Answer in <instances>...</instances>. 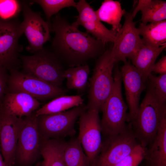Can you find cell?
<instances>
[{
  "mask_svg": "<svg viewBox=\"0 0 166 166\" xmlns=\"http://www.w3.org/2000/svg\"><path fill=\"white\" fill-rule=\"evenodd\" d=\"M137 29L144 45L155 48L166 45V20L148 25L141 23Z\"/></svg>",
  "mask_w": 166,
  "mask_h": 166,
  "instance_id": "cell-19",
  "label": "cell"
},
{
  "mask_svg": "<svg viewBox=\"0 0 166 166\" xmlns=\"http://www.w3.org/2000/svg\"><path fill=\"white\" fill-rule=\"evenodd\" d=\"M23 34L18 19L0 20V65L7 70L17 69L21 62L18 42Z\"/></svg>",
  "mask_w": 166,
  "mask_h": 166,
  "instance_id": "cell-11",
  "label": "cell"
},
{
  "mask_svg": "<svg viewBox=\"0 0 166 166\" xmlns=\"http://www.w3.org/2000/svg\"><path fill=\"white\" fill-rule=\"evenodd\" d=\"M160 75L166 73V56H163L156 63L152 69V72Z\"/></svg>",
  "mask_w": 166,
  "mask_h": 166,
  "instance_id": "cell-32",
  "label": "cell"
},
{
  "mask_svg": "<svg viewBox=\"0 0 166 166\" xmlns=\"http://www.w3.org/2000/svg\"><path fill=\"white\" fill-rule=\"evenodd\" d=\"M95 12L100 21L111 25L112 29L117 32L122 27L121 18L126 13L124 10L122 9L119 2L112 0H104Z\"/></svg>",
  "mask_w": 166,
  "mask_h": 166,
  "instance_id": "cell-20",
  "label": "cell"
},
{
  "mask_svg": "<svg viewBox=\"0 0 166 166\" xmlns=\"http://www.w3.org/2000/svg\"><path fill=\"white\" fill-rule=\"evenodd\" d=\"M40 104L38 100L26 93L7 92L0 103V109L10 115L23 118L32 114Z\"/></svg>",
  "mask_w": 166,
  "mask_h": 166,
  "instance_id": "cell-16",
  "label": "cell"
},
{
  "mask_svg": "<svg viewBox=\"0 0 166 166\" xmlns=\"http://www.w3.org/2000/svg\"><path fill=\"white\" fill-rule=\"evenodd\" d=\"M114 83L112 91L102 108L101 121L102 136L104 138L119 134L128 127V109L123 98L121 71L117 67L114 70Z\"/></svg>",
  "mask_w": 166,
  "mask_h": 166,
  "instance_id": "cell-3",
  "label": "cell"
},
{
  "mask_svg": "<svg viewBox=\"0 0 166 166\" xmlns=\"http://www.w3.org/2000/svg\"><path fill=\"white\" fill-rule=\"evenodd\" d=\"M24 118L13 116L0 109V149L7 166L15 162L17 144Z\"/></svg>",
  "mask_w": 166,
  "mask_h": 166,
  "instance_id": "cell-14",
  "label": "cell"
},
{
  "mask_svg": "<svg viewBox=\"0 0 166 166\" xmlns=\"http://www.w3.org/2000/svg\"><path fill=\"white\" fill-rule=\"evenodd\" d=\"M146 93L139 105L136 117L130 122L139 144L146 148L154 139L161 121L166 114V103L161 102L148 82Z\"/></svg>",
  "mask_w": 166,
  "mask_h": 166,
  "instance_id": "cell-2",
  "label": "cell"
},
{
  "mask_svg": "<svg viewBox=\"0 0 166 166\" xmlns=\"http://www.w3.org/2000/svg\"><path fill=\"white\" fill-rule=\"evenodd\" d=\"M35 166H42V162L38 163Z\"/></svg>",
  "mask_w": 166,
  "mask_h": 166,
  "instance_id": "cell-35",
  "label": "cell"
},
{
  "mask_svg": "<svg viewBox=\"0 0 166 166\" xmlns=\"http://www.w3.org/2000/svg\"><path fill=\"white\" fill-rule=\"evenodd\" d=\"M87 109L84 103L61 112L37 117L38 129L44 141L63 140L76 133L75 124L81 114Z\"/></svg>",
  "mask_w": 166,
  "mask_h": 166,
  "instance_id": "cell-6",
  "label": "cell"
},
{
  "mask_svg": "<svg viewBox=\"0 0 166 166\" xmlns=\"http://www.w3.org/2000/svg\"><path fill=\"white\" fill-rule=\"evenodd\" d=\"M121 72L129 109L127 121L132 122L135 118L139 106L142 92L146 88V83L135 67L130 62H124Z\"/></svg>",
  "mask_w": 166,
  "mask_h": 166,
  "instance_id": "cell-15",
  "label": "cell"
},
{
  "mask_svg": "<svg viewBox=\"0 0 166 166\" xmlns=\"http://www.w3.org/2000/svg\"><path fill=\"white\" fill-rule=\"evenodd\" d=\"M124 16V24L117 32L111 48L115 63L120 61L125 62L127 58L130 59L143 44L131 13L126 12Z\"/></svg>",
  "mask_w": 166,
  "mask_h": 166,
  "instance_id": "cell-13",
  "label": "cell"
},
{
  "mask_svg": "<svg viewBox=\"0 0 166 166\" xmlns=\"http://www.w3.org/2000/svg\"><path fill=\"white\" fill-rule=\"evenodd\" d=\"M7 69L0 65V103L8 92L7 82L9 75Z\"/></svg>",
  "mask_w": 166,
  "mask_h": 166,
  "instance_id": "cell-31",
  "label": "cell"
},
{
  "mask_svg": "<svg viewBox=\"0 0 166 166\" xmlns=\"http://www.w3.org/2000/svg\"><path fill=\"white\" fill-rule=\"evenodd\" d=\"M166 46L164 45L160 47L155 48L143 43L136 54L130 59L132 65L139 71L145 83L149 75L152 73L156 59Z\"/></svg>",
  "mask_w": 166,
  "mask_h": 166,
  "instance_id": "cell-18",
  "label": "cell"
},
{
  "mask_svg": "<svg viewBox=\"0 0 166 166\" xmlns=\"http://www.w3.org/2000/svg\"><path fill=\"white\" fill-rule=\"evenodd\" d=\"M21 5L23 16L21 28L29 43L27 49L34 54L42 49L44 44L50 40V25L27 3L22 2Z\"/></svg>",
  "mask_w": 166,
  "mask_h": 166,
  "instance_id": "cell-12",
  "label": "cell"
},
{
  "mask_svg": "<svg viewBox=\"0 0 166 166\" xmlns=\"http://www.w3.org/2000/svg\"><path fill=\"white\" fill-rule=\"evenodd\" d=\"M149 0H140L138 1L137 6L134 9L132 13H131L133 19L135 18L137 13L140 11H141L144 8L149 2Z\"/></svg>",
  "mask_w": 166,
  "mask_h": 166,
  "instance_id": "cell-33",
  "label": "cell"
},
{
  "mask_svg": "<svg viewBox=\"0 0 166 166\" xmlns=\"http://www.w3.org/2000/svg\"><path fill=\"white\" fill-rule=\"evenodd\" d=\"M7 86L8 92H23L38 101L53 99L65 95L66 93L61 88L54 86L17 69L10 70Z\"/></svg>",
  "mask_w": 166,
  "mask_h": 166,
  "instance_id": "cell-7",
  "label": "cell"
},
{
  "mask_svg": "<svg viewBox=\"0 0 166 166\" xmlns=\"http://www.w3.org/2000/svg\"><path fill=\"white\" fill-rule=\"evenodd\" d=\"M42 166H43V164H42Z\"/></svg>",
  "mask_w": 166,
  "mask_h": 166,
  "instance_id": "cell-36",
  "label": "cell"
},
{
  "mask_svg": "<svg viewBox=\"0 0 166 166\" xmlns=\"http://www.w3.org/2000/svg\"><path fill=\"white\" fill-rule=\"evenodd\" d=\"M143 166H166V114L154 140L146 147Z\"/></svg>",
  "mask_w": 166,
  "mask_h": 166,
  "instance_id": "cell-17",
  "label": "cell"
},
{
  "mask_svg": "<svg viewBox=\"0 0 166 166\" xmlns=\"http://www.w3.org/2000/svg\"><path fill=\"white\" fill-rule=\"evenodd\" d=\"M17 144L15 161L22 166L33 163L39 155L44 142L39 133L35 112L24 118Z\"/></svg>",
  "mask_w": 166,
  "mask_h": 166,
  "instance_id": "cell-9",
  "label": "cell"
},
{
  "mask_svg": "<svg viewBox=\"0 0 166 166\" xmlns=\"http://www.w3.org/2000/svg\"><path fill=\"white\" fill-rule=\"evenodd\" d=\"M32 3L38 4L42 8L45 15L46 22L50 25V19L61 10L69 7H75L77 2L73 0H34Z\"/></svg>",
  "mask_w": 166,
  "mask_h": 166,
  "instance_id": "cell-27",
  "label": "cell"
},
{
  "mask_svg": "<svg viewBox=\"0 0 166 166\" xmlns=\"http://www.w3.org/2000/svg\"><path fill=\"white\" fill-rule=\"evenodd\" d=\"M89 73L90 68L87 64L69 67L65 70L64 77L66 80L67 88L83 91L87 86Z\"/></svg>",
  "mask_w": 166,
  "mask_h": 166,
  "instance_id": "cell-23",
  "label": "cell"
},
{
  "mask_svg": "<svg viewBox=\"0 0 166 166\" xmlns=\"http://www.w3.org/2000/svg\"><path fill=\"white\" fill-rule=\"evenodd\" d=\"M80 25L86 29V32L105 44L109 42L113 43L117 33L112 29L107 28L98 19L96 14Z\"/></svg>",
  "mask_w": 166,
  "mask_h": 166,
  "instance_id": "cell-25",
  "label": "cell"
},
{
  "mask_svg": "<svg viewBox=\"0 0 166 166\" xmlns=\"http://www.w3.org/2000/svg\"><path fill=\"white\" fill-rule=\"evenodd\" d=\"M115 63L111 49L98 57L89 81L87 109L101 111L113 88V70Z\"/></svg>",
  "mask_w": 166,
  "mask_h": 166,
  "instance_id": "cell-4",
  "label": "cell"
},
{
  "mask_svg": "<svg viewBox=\"0 0 166 166\" xmlns=\"http://www.w3.org/2000/svg\"><path fill=\"white\" fill-rule=\"evenodd\" d=\"M104 139L92 166H113L130 154L139 144L130 123L124 132Z\"/></svg>",
  "mask_w": 166,
  "mask_h": 166,
  "instance_id": "cell-8",
  "label": "cell"
},
{
  "mask_svg": "<svg viewBox=\"0 0 166 166\" xmlns=\"http://www.w3.org/2000/svg\"><path fill=\"white\" fill-rule=\"evenodd\" d=\"M50 27L54 33L52 51L69 68L86 64L106 51L101 41L79 30L59 14L53 19Z\"/></svg>",
  "mask_w": 166,
  "mask_h": 166,
  "instance_id": "cell-1",
  "label": "cell"
},
{
  "mask_svg": "<svg viewBox=\"0 0 166 166\" xmlns=\"http://www.w3.org/2000/svg\"><path fill=\"white\" fill-rule=\"evenodd\" d=\"M99 112L87 109L79 117L77 137L85 152L89 166H92L101 148L102 141Z\"/></svg>",
  "mask_w": 166,
  "mask_h": 166,
  "instance_id": "cell-10",
  "label": "cell"
},
{
  "mask_svg": "<svg viewBox=\"0 0 166 166\" xmlns=\"http://www.w3.org/2000/svg\"><path fill=\"white\" fill-rule=\"evenodd\" d=\"M146 148L138 144L131 152L113 166H139L143 162Z\"/></svg>",
  "mask_w": 166,
  "mask_h": 166,
  "instance_id": "cell-29",
  "label": "cell"
},
{
  "mask_svg": "<svg viewBox=\"0 0 166 166\" xmlns=\"http://www.w3.org/2000/svg\"><path fill=\"white\" fill-rule=\"evenodd\" d=\"M20 58L23 72L61 88L65 70L52 51L43 47L33 55L20 56Z\"/></svg>",
  "mask_w": 166,
  "mask_h": 166,
  "instance_id": "cell-5",
  "label": "cell"
},
{
  "mask_svg": "<svg viewBox=\"0 0 166 166\" xmlns=\"http://www.w3.org/2000/svg\"><path fill=\"white\" fill-rule=\"evenodd\" d=\"M21 9V3L18 1L0 0V17L4 19L14 18Z\"/></svg>",
  "mask_w": 166,
  "mask_h": 166,
  "instance_id": "cell-30",
  "label": "cell"
},
{
  "mask_svg": "<svg viewBox=\"0 0 166 166\" xmlns=\"http://www.w3.org/2000/svg\"><path fill=\"white\" fill-rule=\"evenodd\" d=\"M146 81L152 85L159 100L163 103H166V73L157 76L151 73L149 75Z\"/></svg>",
  "mask_w": 166,
  "mask_h": 166,
  "instance_id": "cell-28",
  "label": "cell"
},
{
  "mask_svg": "<svg viewBox=\"0 0 166 166\" xmlns=\"http://www.w3.org/2000/svg\"><path fill=\"white\" fill-rule=\"evenodd\" d=\"M65 142L63 140L51 139L44 142L41 151L43 166H66L64 157Z\"/></svg>",
  "mask_w": 166,
  "mask_h": 166,
  "instance_id": "cell-22",
  "label": "cell"
},
{
  "mask_svg": "<svg viewBox=\"0 0 166 166\" xmlns=\"http://www.w3.org/2000/svg\"><path fill=\"white\" fill-rule=\"evenodd\" d=\"M0 166H7L5 163L0 150Z\"/></svg>",
  "mask_w": 166,
  "mask_h": 166,
  "instance_id": "cell-34",
  "label": "cell"
},
{
  "mask_svg": "<svg viewBox=\"0 0 166 166\" xmlns=\"http://www.w3.org/2000/svg\"><path fill=\"white\" fill-rule=\"evenodd\" d=\"M141 12V21L145 24L148 22L166 20V2L161 0H150Z\"/></svg>",
  "mask_w": 166,
  "mask_h": 166,
  "instance_id": "cell-26",
  "label": "cell"
},
{
  "mask_svg": "<svg viewBox=\"0 0 166 166\" xmlns=\"http://www.w3.org/2000/svg\"><path fill=\"white\" fill-rule=\"evenodd\" d=\"M84 99L80 95L60 96L39 108L36 112V117L63 112L84 103Z\"/></svg>",
  "mask_w": 166,
  "mask_h": 166,
  "instance_id": "cell-21",
  "label": "cell"
},
{
  "mask_svg": "<svg viewBox=\"0 0 166 166\" xmlns=\"http://www.w3.org/2000/svg\"><path fill=\"white\" fill-rule=\"evenodd\" d=\"M64 157L66 166H89L78 137L65 142Z\"/></svg>",
  "mask_w": 166,
  "mask_h": 166,
  "instance_id": "cell-24",
  "label": "cell"
}]
</instances>
